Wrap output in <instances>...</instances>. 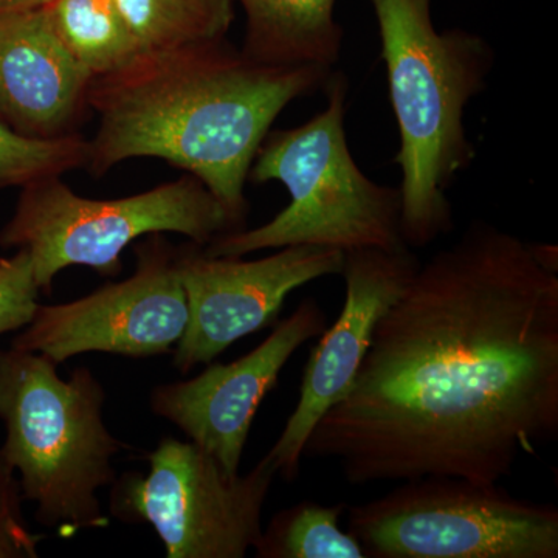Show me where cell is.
Segmentation results:
<instances>
[{"instance_id": "obj_20", "label": "cell", "mask_w": 558, "mask_h": 558, "mask_svg": "<svg viewBox=\"0 0 558 558\" xmlns=\"http://www.w3.org/2000/svg\"><path fill=\"white\" fill-rule=\"evenodd\" d=\"M16 470L0 450V558H36L44 535L35 534L22 512Z\"/></svg>"}, {"instance_id": "obj_16", "label": "cell", "mask_w": 558, "mask_h": 558, "mask_svg": "<svg viewBox=\"0 0 558 558\" xmlns=\"http://www.w3.org/2000/svg\"><path fill=\"white\" fill-rule=\"evenodd\" d=\"M44 9L92 80L116 75L138 60L137 43L113 0H51Z\"/></svg>"}, {"instance_id": "obj_11", "label": "cell", "mask_w": 558, "mask_h": 558, "mask_svg": "<svg viewBox=\"0 0 558 558\" xmlns=\"http://www.w3.org/2000/svg\"><path fill=\"white\" fill-rule=\"evenodd\" d=\"M421 267L411 248L344 253L347 300L339 319L322 333L303 373L300 399L266 458L277 475L299 478L304 446L323 414L347 396L377 323L409 288Z\"/></svg>"}, {"instance_id": "obj_8", "label": "cell", "mask_w": 558, "mask_h": 558, "mask_svg": "<svg viewBox=\"0 0 558 558\" xmlns=\"http://www.w3.org/2000/svg\"><path fill=\"white\" fill-rule=\"evenodd\" d=\"M146 461L148 473L113 481L110 515L153 526L168 558H244L255 548L277 476L269 459L231 475L193 440L167 436Z\"/></svg>"}, {"instance_id": "obj_12", "label": "cell", "mask_w": 558, "mask_h": 558, "mask_svg": "<svg viewBox=\"0 0 558 558\" xmlns=\"http://www.w3.org/2000/svg\"><path fill=\"white\" fill-rule=\"evenodd\" d=\"M326 322L317 300L301 301L295 312L244 357L229 365L208 363L194 379L154 388L150 411L178 425L226 472L236 475L260 402L277 387L290 357L325 332Z\"/></svg>"}, {"instance_id": "obj_15", "label": "cell", "mask_w": 558, "mask_h": 558, "mask_svg": "<svg viewBox=\"0 0 558 558\" xmlns=\"http://www.w3.org/2000/svg\"><path fill=\"white\" fill-rule=\"evenodd\" d=\"M137 43L140 57L223 39L236 0H113Z\"/></svg>"}, {"instance_id": "obj_7", "label": "cell", "mask_w": 558, "mask_h": 558, "mask_svg": "<svg viewBox=\"0 0 558 558\" xmlns=\"http://www.w3.org/2000/svg\"><path fill=\"white\" fill-rule=\"evenodd\" d=\"M366 558H557L558 509L499 483L424 476L348 508Z\"/></svg>"}, {"instance_id": "obj_10", "label": "cell", "mask_w": 558, "mask_h": 558, "mask_svg": "<svg viewBox=\"0 0 558 558\" xmlns=\"http://www.w3.org/2000/svg\"><path fill=\"white\" fill-rule=\"evenodd\" d=\"M278 250L266 258L244 260L208 256L194 242L178 248L175 260L190 307L189 328L172 351L179 373L208 365L238 340L269 328L293 290L343 270L341 250Z\"/></svg>"}, {"instance_id": "obj_21", "label": "cell", "mask_w": 558, "mask_h": 558, "mask_svg": "<svg viewBox=\"0 0 558 558\" xmlns=\"http://www.w3.org/2000/svg\"><path fill=\"white\" fill-rule=\"evenodd\" d=\"M532 250L535 256L546 269L558 271V252L556 245L550 244H534L532 242Z\"/></svg>"}, {"instance_id": "obj_13", "label": "cell", "mask_w": 558, "mask_h": 558, "mask_svg": "<svg viewBox=\"0 0 558 558\" xmlns=\"http://www.w3.org/2000/svg\"><path fill=\"white\" fill-rule=\"evenodd\" d=\"M90 84L46 9L0 11V120L27 137L75 134Z\"/></svg>"}, {"instance_id": "obj_4", "label": "cell", "mask_w": 558, "mask_h": 558, "mask_svg": "<svg viewBox=\"0 0 558 558\" xmlns=\"http://www.w3.org/2000/svg\"><path fill=\"white\" fill-rule=\"evenodd\" d=\"M58 363L38 354L0 349V447L20 473L22 497L35 502V519L72 537L109 526L97 492L117 480L113 458L130 449L106 427V392L89 368L69 379Z\"/></svg>"}, {"instance_id": "obj_6", "label": "cell", "mask_w": 558, "mask_h": 558, "mask_svg": "<svg viewBox=\"0 0 558 558\" xmlns=\"http://www.w3.org/2000/svg\"><path fill=\"white\" fill-rule=\"evenodd\" d=\"M230 231L234 226L229 213L190 174L109 201L87 199L61 178H51L22 189L13 216L0 231V245L31 253L40 292L49 295L57 275L69 267L116 277L124 250L140 238L178 233L204 247Z\"/></svg>"}, {"instance_id": "obj_19", "label": "cell", "mask_w": 558, "mask_h": 558, "mask_svg": "<svg viewBox=\"0 0 558 558\" xmlns=\"http://www.w3.org/2000/svg\"><path fill=\"white\" fill-rule=\"evenodd\" d=\"M39 293L27 250L0 259V336L31 325L39 307Z\"/></svg>"}, {"instance_id": "obj_3", "label": "cell", "mask_w": 558, "mask_h": 558, "mask_svg": "<svg viewBox=\"0 0 558 558\" xmlns=\"http://www.w3.org/2000/svg\"><path fill=\"white\" fill-rule=\"evenodd\" d=\"M369 2L399 128L400 233L410 248L427 247L453 229L447 190L476 157L465 109L486 89L495 51L464 28L436 31L433 0Z\"/></svg>"}, {"instance_id": "obj_17", "label": "cell", "mask_w": 558, "mask_h": 558, "mask_svg": "<svg viewBox=\"0 0 558 558\" xmlns=\"http://www.w3.org/2000/svg\"><path fill=\"white\" fill-rule=\"evenodd\" d=\"M348 505L323 506L301 501L278 512L263 527L255 556L258 558H366L365 550L349 532L341 531L340 519Z\"/></svg>"}, {"instance_id": "obj_5", "label": "cell", "mask_w": 558, "mask_h": 558, "mask_svg": "<svg viewBox=\"0 0 558 558\" xmlns=\"http://www.w3.org/2000/svg\"><path fill=\"white\" fill-rule=\"evenodd\" d=\"M348 78L330 72L323 90L328 105L307 123L270 131L253 160V183H282L288 207L256 229L220 234L204 245L208 256L242 258L260 250L317 245L359 248H410L400 233L402 197L396 186L363 174L349 150Z\"/></svg>"}, {"instance_id": "obj_14", "label": "cell", "mask_w": 558, "mask_h": 558, "mask_svg": "<svg viewBox=\"0 0 558 558\" xmlns=\"http://www.w3.org/2000/svg\"><path fill=\"white\" fill-rule=\"evenodd\" d=\"M247 16L242 53L267 65H318L340 60L344 32L337 0H238Z\"/></svg>"}, {"instance_id": "obj_18", "label": "cell", "mask_w": 558, "mask_h": 558, "mask_svg": "<svg viewBox=\"0 0 558 558\" xmlns=\"http://www.w3.org/2000/svg\"><path fill=\"white\" fill-rule=\"evenodd\" d=\"M89 153V140L78 132L57 138L27 137L0 120V190L24 189L38 180L86 168Z\"/></svg>"}, {"instance_id": "obj_22", "label": "cell", "mask_w": 558, "mask_h": 558, "mask_svg": "<svg viewBox=\"0 0 558 558\" xmlns=\"http://www.w3.org/2000/svg\"><path fill=\"white\" fill-rule=\"evenodd\" d=\"M51 0H0V11L44 9Z\"/></svg>"}, {"instance_id": "obj_1", "label": "cell", "mask_w": 558, "mask_h": 558, "mask_svg": "<svg viewBox=\"0 0 558 558\" xmlns=\"http://www.w3.org/2000/svg\"><path fill=\"white\" fill-rule=\"evenodd\" d=\"M557 436L558 271L475 220L385 312L303 458L336 462L354 486L492 484Z\"/></svg>"}, {"instance_id": "obj_9", "label": "cell", "mask_w": 558, "mask_h": 558, "mask_svg": "<svg viewBox=\"0 0 558 558\" xmlns=\"http://www.w3.org/2000/svg\"><path fill=\"white\" fill-rule=\"evenodd\" d=\"M175 253L161 234H149L135 245L137 266L130 278L70 303L39 304L11 348L58 365L89 352L146 359L174 351L190 319Z\"/></svg>"}, {"instance_id": "obj_2", "label": "cell", "mask_w": 558, "mask_h": 558, "mask_svg": "<svg viewBox=\"0 0 558 558\" xmlns=\"http://www.w3.org/2000/svg\"><path fill=\"white\" fill-rule=\"evenodd\" d=\"M332 69L267 65L227 39L143 54L130 68L92 80L98 128L87 170L153 157L199 179L245 229V182L271 124L290 102L323 90Z\"/></svg>"}]
</instances>
